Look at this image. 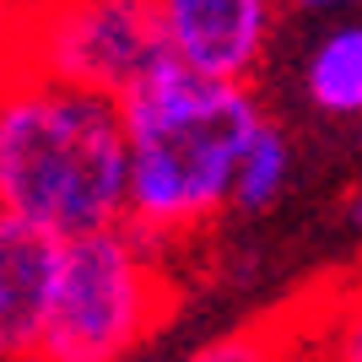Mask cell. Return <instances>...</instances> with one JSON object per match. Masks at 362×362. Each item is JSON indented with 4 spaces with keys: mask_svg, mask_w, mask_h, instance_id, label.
Masks as SVG:
<instances>
[{
    "mask_svg": "<svg viewBox=\"0 0 362 362\" xmlns=\"http://www.w3.org/2000/svg\"><path fill=\"white\" fill-rule=\"evenodd\" d=\"M130 130L108 92L38 71L6 76L0 103V216L81 238L124 222Z\"/></svg>",
    "mask_w": 362,
    "mask_h": 362,
    "instance_id": "obj_1",
    "label": "cell"
},
{
    "mask_svg": "<svg viewBox=\"0 0 362 362\" xmlns=\"http://www.w3.org/2000/svg\"><path fill=\"white\" fill-rule=\"evenodd\" d=\"M119 103L130 130L124 222L168 249L233 211L243 146L265 124L249 81H216L168 60Z\"/></svg>",
    "mask_w": 362,
    "mask_h": 362,
    "instance_id": "obj_2",
    "label": "cell"
},
{
    "mask_svg": "<svg viewBox=\"0 0 362 362\" xmlns=\"http://www.w3.org/2000/svg\"><path fill=\"white\" fill-rule=\"evenodd\" d=\"M168 308L173 276L163 243H151L141 227L114 222L65 238L49 325L33 362H124L151 341Z\"/></svg>",
    "mask_w": 362,
    "mask_h": 362,
    "instance_id": "obj_3",
    "label": "cell"
},
{
    "mask_svg": "<svg viewBox=\"0 0 362 362\" xmlns=\"http://www.w3.org/2000/svg\"><path fill=\"white\" fill-rule=\"evenodd\" d=\"M163 65L157 0H33L11 11V71L130 98Z\"/></svg>",
    "mask_w": 362,
    "mask_h": 362,
    "instance_id": "obj_4",
    "label": "cell"
},
{
    "mask_svg": "<svg viewBox=\"0 0 362 362\" xmlns=\"http://www.w3.org/2000/svg\"><path fill=\"white\" fill-rule=\"evenodd\" d=\"M168 60L216 81H249L271 49L276 0H157Z\"/></svg>",
    "mask_w": 362,
    "mask_h": 362,
    "instance_id": "obj_5",
    "label": "cell"
},
{
    "mask_svg": "<svg viewBox=\"0 0 362 362\" xmlns=\"http://www.w3.org/2000/svg\"><path fill=\"white\" fill-rule=\"evenodd\" d=\"M65 238L0 216V351L6 362H33L49 325V303L60 281Z\"/></svg>",
    "mask_w": 362,
    "mask_h": 362,
    "instance_id": "obj_6",
    "label": "cell"
},
{
    "mask_svg": "<svg viewBox=\"0 0 362 362\" xmlns=\"http://www.w3.org/2000/svg\"><path fill=\"white\" fill-rule=\"evenodd\" d=\"M303 92L330 119H362V22H341L308 49Z\"/></svg>",
    "mask_w": 362,
    "mask_h": 362,
    "instance_id": "obj_7",
    "label": "cell"
},
{
    "mask_svg": "<svg viewBox=\"0 0 362 362\" xmlns=\"http://www.w3.org/2000/svg\"><path fill=\"white\" fill-rule=\"evenodd\" d=\"M287 179H292V146L265 119L255 130V141L243 146L238 179H233V211H271L281 200V189H287Z\"/></svg>",
    "mask_w": 362,
    "mask_h": 362,
    "instance_id": "obj_8",
    "label": "cell"
},
{
    "mask_svg": "<svg viewBox=\"0 0 362 362\" xmlns=\"http://www.w3.org/2000/svg\"><path fill=\"white\" fill-rule=\"evenodd\" d=\"M298 319L281 325V319H265V325H243V330H227L200 341L195 351H184L173 362H298Z\"/></svg>",
    "mask_w": 362,
    "mask_h": 362,
    "instance_id": "obj_9",
    "label": "cell"
},
{
    "mask_svg": "<svg viewBox=\"0 0 362 362\" xmlns=\"http://www.w3.org/2000/svg\"><path fill=\"white\" fill-rule=\"evenodd\" d=\"M319 325V346H325V362H362V292L335 287L325 298V314Z\"/></svg>",
    "mask_w": 362,
    "mask_h": 362,
    "instance_id": "obj_10",
    "label": "cell"
},
{
    "mask_svg": "<svg viewBox=\"0 0 362 362\" xmlns=\"http://www.w3.org/2000/svg\"><path fill=\"white\" fill-rule=\"evenodd\" d=\"M303 11H351V6H362V0H298Z\"/></svg>",
    "mask_w": 362,
    "mask_h": 362,
    "instance_id": "obj_11",
    "label": "cell"
},
{
    "mask_svg": "<svg viewBox=\"0 0 362 362\" xmlns=\"http://www.w3.org/2000/svg\"><path fill=\"white\" fill-rule=\"evenodd\" d=\"M346 222H351V227H357V233H362V189H357V195L346 200Z\"/></svg>",
    "mask_w": 362,
    "mask_h": 362,
    "instance_id": "obj_12",
    "label": "cell"
},
{
    "mask_svg": "<svg viewBox=\"0 0 362 362\" xmlns=\"http://www.w3.org/2000/svg\"><path fill=\"white\" fill-rule=\"evenodd\" d=\"M346 287H351V292H362V265H357V276H351V281H346Z\"/></svg>",
    "mask_w": 362,
    "mask_h": 362,
    "instance_id": "obj_13",
    "label": "cell"
},
{
    "mask_svg": "<svg viewBox=\"0 0 362 362\" xmlns=\"http://www.w3.org/2000/svg\"><path fill=\"white\" fill-rule=\"evenodd\" d=\"M16 6H33V0H11V11H16Z\"/></svg>",
    "mask_w": 362,
    "mask_h": 362,
    "instance_id": "obj_14",
    "label": "cell"
}]
</instances>
